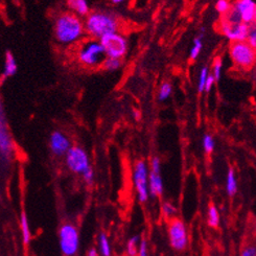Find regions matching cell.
<instances>
[{
    "mask_svg": "<svg viewBox=\"0 0 256 256\" xmlns=\"http://www.w3.org/2000/svg\"><path fill=\"white\" fill-rule=\"evenodd\" d=\"M216 141L215 138L210 134H205L203 137V149L207 154H211L215 151Z\"/></svg>",
    "mask_w": 256,
    "mask_h": 256,
    "instance_id": "obj_25",
    "label": "cell"
},
{
    "mask_svg": "<svg viewBox=\"0 0 256 256\" xmlns=\"http://www.w3.org/2000/svg\"><path fill=\"white\" fill-rule=\"evenodd\" d=\"M254 22H256V6H255V12H254Z\"/></svg>",
    "mask_w": 256,
    "mask_h": 256,
    "instance_id": "obj_37",
    "label": "cell"
},
{
    "mask_svg": "<svg viewBox=\"0 0 256 256\" xmlns=\"http://www.w3.org/2000/svg\"><path fill=\"white\" fill-rule=\"evenodd\" d=\"M78 62L86 68H98L105 61L106 55L99 40L87 39L82 41L77 51Z\"/></svg>",
    "mask_w": 256,
    "mask_h": 256,
    "instance_id": "obj_3",
    "label": "cell"
},
{
    "mask_svg": "<svg viewBox=\"0 0 256 256\" xmlns=\"http://www.w3.org/2000/svg\"><path fill=\"white\" fill-rule=\"evenodd\" d=\"M240 256H256V245L248 244L240 251Z\"/></svg>",
    "mask_w": 256,
    "mask_h": 256,
    "instance_id": "obj_31",
    "label": "cell"
},
{
    "mask_svg": "<svg viewBox=\"0 0 256 256\" xmlns=\"http://www.w3.org/2000/svg\"><path fill=\"white\" fill-rule=\"evenodd\" d=\"M133 181L137 193L138 200L140 203L148 202L149 194V166L146 162L139 160L135 163Z\"/></svg>",
    "mask_w": 256,
    "mask_h": 256,
    "instance_id": "obj_10",
    "label": "cell"
},
{
    "mask_svg": "<svg viewBox=\"0 0 256 256\" xmlns=\"http://www.w3.org/2000/svg\"><path fill=\"white\" fill-rule=\"evenodd\" d=\"M121 2H122L121 0H113V1H112V3H115V4H119Z\"/></svg>",
    "mask_w": 256,
    "mask_h": 256,
    "instance_id": "obj_36",
    "label": "cell"
},
{
    "mask_svg": "<svg viewBox=\"0 0 256 256\" xmlns=\"http://www.w3.org/2000/svg\"><path fill=\"white\" fill-rule=\"evenodd\" d=\"M231 7H232V4L229 1H227V0H218V1H217L216 3L217 11L219 14H222L223 16L230 11Z\"/></svg>",
    "mask_w": 256,
    "mask_h": 256,
    "instance_id": "obj_30",
    "label": "cell"
},
{
    "mask_svg": "<svg viewBox=\"0 0 256 256\" xmlns=\"http://www.w3.org/2000/svg\"><path fill=\"white\" fill-rule=\"evenodd\" d=\"M226 190L227 194L230 197H233L237 193V180L236 175L233 168H229L226 177Z\"/></svg>",
    "mask_w": 256,
    "mask_h": 256,
    "instance_id": "obj_17",
    "label": "cell"
},
{
    "mask_svg": "<svg viewBox=\"0 0 256 256\" xmlns=\"http://www.w3.org/2000/svg\"><path fill=\"white\" fill-rule=\"evenodd\" d=\"M162 214H163V217L170 221V219L175 217L176 214H177V208H176L172 203L164 202L162 204Z\"/></svg>",
    "mask_w": 256,
    "mask_h": 256,
    "instance_id": "obj_26",
    "label": "cell"
},
{
    "mask_svg": "<svg viewBox=\"0 0 256 256\" xmlns=\"http://www.w3.org/2000/svg\"><path fill=\"white\" fill-rule=\"evenodd\" d=\"M167 234L171 246L177 251H183L187 247L188 236L184 222L178 217H173L167 224Z\"/></svg>",
    "mask_w": 256,
    "mask_h": 256,
    "instance_id": "obj_9",
    "label": "cell"
},
{
    "mask_svg": "<svg viewBox=\"0 0 256 256\" xmlns=\"http://www.w3.org/2000/svg\"><path fill=\"white\" fill-rule=\"evenodd\" d=\"M67 6L69 12L77 15L79 18H86L91 12L89 3L86 0H69L67 1Z\"/></svg>",
    "mask_w": 256,
    "mask_h": 256,
    "instance_id": "obj_15",
    "label": "cell"
},
{
    "mask_svg": "<svg viewBox=\"0 0 256 256\" xmlns=\"http://www.w3.org/2000/svg\"><path fill=\"white\" fill-rule=\"evenodd\" d=\"M98 245H99V251L102 256H111V247L107 234L105 232H101L98 236Z\"/></svg>",
    "mask_w": 256,
    "mask_h": 256,
    "instance_id": "obj_21",
    "label": "cell"
},
{
    "mask_svg": "<svg viewBox=\"0 0 256 256\" xmlns=\"http://www.w3.org/2000/svg\"><path fill=\"white\" fill-rule=\"evenodd\" d=\"M255 108H256V107H255Z\"/></svg>",
    "mask_w": 256,
    "mask_h": 256,
    "instance_id": "obj_39",
    "label": "cell"
},
{
    "mask_svg": "<svg viewBox=\"0 0 256 256\" xmlns=\"http://www.w3.org/2000/svg\"><path fill=\"white\" fill-rule=\"evenodd\" d=\"M122 66V60H119V59H113V58H107L105 59V61L102 62L100 68H102L106 71H116L118 70Z\"/></svg>",
    "mask_w": 256,
    "mask_h": 256,
    "instance_id": "obj_20",
    "label": "cell"
},
{
    "mask_svg": "<svg viewBox=\"0 0 256 256\" xmlns=\"http://www.w3.org/2000/svg\"><path fill=\"white\" fill-rule=\"evenodd\" d=\"M20 228H21L23 243L25 245H28L32 238V234H31V229H29V223L25 211H22L20 215Z\"/></svg>",
    "mask_w": 256,
    "mask_h": 256,
    "instance_id": "obj_18",
    "label": "cell"
},
{
    "mask_svg": "<svg viewBox=\"0 0 256 256\" xmlns=\"http://www.w3.org/2000/svg\"><path fill=\"white\" fill-rule=\"evenodd\" d=\"M82 177L84 179V182L87 185H92L94 182V171L92 166L88 168V170L82 175Z\"/></svg>",
    "mask_w": 256,
    "mask_h": 256,
    "instance_id": "obj_32",
    "label": "cell"
},
{
    "mask_svg": "<svg viewBox=\"0 0 256 256\" xmlns=\"http://www.w3.org/2000/svg\"><path fill=\"white\" fill-rule=\"evenodd\" d=\"M215 83H216L215 78L212 77L211 75H209L208 78H207V79H206V83H205V90H204V91L209 92V91L212 89V87H214Z\"/></svg>",
    "mask_w": 256,
    "mask_h": 256,
    "instance_id": "obj_34",
    "label": "cell"
},
{
    "mask_svg": "<svg viewBox=\"0 0 256 256\" xmlns=\"http://www.w3.org/2000/svg\"><path fill=\"white\" fill-rule=\"evenodd\" d=\"M229 54L233 64L240 70H250L256 64V50L247 41L232 42Z\"/></svg>",
    "mask_w": 256,
    "mask_h": 256,
    "instance_id": "obj_4",
    "label": "cell"
},
{
    "mask_svg": "<svg viewBox=\"0 0 256 256\" xmlns=\"http://www.w3.org/2000/svg\"><path fill=\"white\" fill-rule=\"evenodd\" d=\"M137 256H149L148 254V241L145 238H142L139 241L138 246V255Z\"/></svg>",
    "mask_w": 256,
    "mask_h": 256,
    "instance_id": "obj_33",
    "label": "cell"
},
{
    "mask_svg": "<svg viewBox=\"0 0 256 256\" xmlns=\"http://www.w3.org/2000/svg\"><path fill=\"white\" fill-rule=\"evenodd\" d=\"M54 35L57 42L62 45L76 44L86 35L84 21L69 11L60 13L55 20Z\"/></svg>",
    "mask_w": 256,
    "mask_h": 256,
    "instance_id": "obj_1",
    "label": "cell"
},
{
    "mask_svg": "<svg viewBox=\"0 0 256 256\" xmlns=\"http://www.w3.org/2000/svg\"><path fill=\"white\" fill-rule=\"evenodd\" d=\"M17 70H18V64L16 62V59H15L11 50H6L4 65H3V71H2V78L9 79L11 77H14L17 73Z\"/></svg>",
    "mask_w": 256,
    "mask_h": 256,
    "instance_id": "obj_16",
    "label": "cell"
},
{
    "mask_svg": "<svg viewBox=\"0 0 256 256\" xmlns=\"http://www.w3.org/2000/svg\"><path fill=\"white\" fill-rule=\"evenodd\" d=\"M15 145L0 102V163L7 166L14 157Z\"/></svg>",
    "mask_w": 256,
    "mask_h": 256,
    "instance_id": "obj_7",
    "label": "cell"
},
{
    "mask_svg": "<svg viewBox=\"0 0 256 256\" xmlns=\"http://www.w3.org/2000/svg\"><path fill=\"white\" fill-rule=\"evenodd\" d=\"M247 43L254 50H256V22H253L249 25V34L247 38Z\"/></svg>",
    "mask_w": 256,
    "mask_h": 256,
    "instance_id": "obj_28",
    "label": "cell"
},
{
    "mask_svg": "<svg viewBox=\"0 0 256 256\" xmlns=\"http://www.w3.org/2000/svg\"><path fill=\"white\" fill-rule=\"evenodd\" d=\"M255 231H256V223H255Z\"/></svg>",
    "mask_w": 256,
    "mask_h": 256,
    "instance_id": "obj_38",
    "label": "cell"
},
{
    "mask_svg": "<svg viewBox=\"0 0 256 256\" xmlns=\"http://www.w3.org/2000/svg\"><path fill=\"white\" fill-rule=\"evenodd\" d=\"M102 48H104L105 55L107 58L121 59L127 55L129 49V43L126 36L121 33L110 34L99 39Z\"/></svg>",
    "mask_w": 256,
    "mask_h": 256,
    "instance_id": "obj_5",
    "label": "cell"
},
{
    "mask_svg": "<svg viewBox=\"0 0 256 256\" xmlns=\"http://www.w3.org/2000/svg\"><path fill=\"white\" fill-rule=\"evenodd\" d=\"M85 32L89 38L99 40L110 34L120 33L121 21L116 14L105 10H93L84 20Z\"/></svg>",
    "mask_w": 256,
    "mask_h": 256,
    "instance_id": "obj_2",
    "label": "cell"
},
{
    "mask_svg": "<svg viewBox=\"0 0 256 256\" xmlns=\"http://www.w3.org/2000/svg\"><path fill=\"white\" fill-rule=\"evenodd\" d=\"M87 256H98V253L97 251V249L95 248H91L89 251H88V254Z\"/></svg>",
    "mask_w": 256,
    "mask_h": 256,
    "instance_id": "obj_35",
    "label": "cell"
},
{
    "mask_svg": "<svg viewBox=\"0 0 256 256\" xmlns=\"http://www.w3.org/2000/svg\"><path fill=\"white\" fill-rule=\"evenodd\" d=\"M222 68H223V62L221 59H216L214 64H212V73L211 76L215 78L216 80H218L222 75Z\"/></svg>",
    "mask_w": 256,
    "mask_h": 256,
    "instance_id": "obj_29",
    "label": "cell"
},
{
    "mask_svg": "<svg viewBox=\"0 0 256 256\" xmlns=\"http://www.w3.org/2000/svg\"><path fill=\"white\" fill-rule=\"evenodd\" d=\"M219 224V214L216 205L211 204L208 208V225L212 228H217Z\"/></svg>",
    "mask_w": 256,
    "mask_h": 256,
    "instance_id": "obj_22",
    "label": "cell"
},
{
    "mask_svg": "<svg viewBox=\"0 0 256 256\" xmlns=\"http://www.w3.org/2000/svg\"><path fill=\"white\" fill-rule=\"evenodd\" d=\"M59 244L64 256H75L79 247V234L77 227L66 223L59 230Z\"/></svg>",
    "mask_w": 256,
    "mask_h": 256,
    "instance_id": "obj_6",
    "label": "cell"
},
{
    "mask_svg": "<svg viewBox=\"0 0 256 256\" xmlns=\"http://www.w3.org/2000/svg\"><path fill=\"white\" fill-rule=\"evenodd\" d=\"M209 76V69L207 66H204L202 67L200 75H199V83H197V91L200 93L205 90V83H206V79Z\"/></svg>",
    "mask_w": 256,
    "mask_h": 256,
    "instance_id": "obj_27",
    "label": "cell"
},
{
    "mask_svg": "<svg viewBox=\"0 0 256 256\" xmlns=\"http://www.w3.org/2000/svg\"><path fill=\"white\" fill-rule=\"evenodd\" d=\"M203 36H204V33L202 31L195 38L194 45H193L192 49H190V54H189L190 60H197V57H199V55L201 54V50H202V47H203V42H202Z\"/></svg>",
    "mask_w": 256,
    "mask_h": 256,
    "instance_id": "obj_19",
    "label": "cell"
},
{
    "mask_svg": "<svg viewBox=\"0 0 256 256\" xmlns=\"http://www.w3.org/2000/svg\"><path fill=\"white\" fill-rule=\"evenodd\" d=\"M233 9L236 11L241 22L245 24L250 25L254 22V12L256 3L252 0H238L232 4Z\"/></svg>",
    "mask_w": 256,
    "mask_h": 256,
    "instance_id": "obj_14",
    "label": "cell"
},
{
    "mask_svg": "<svg viewBox=\"0 0 256 256\" xmlns=\"http://www.w3.org/2000/svg\"><path fill=\"white\" fill-rule=\"evenodd\" d=\"M219 32L232 42L247 41L249 25L245 23H229L222 19L219 21Z\"/></svg>",
    "mask_w": 256,
    "mask_h": 256,
    "instance_id": "obj_12",
    "label": "cell"
},
{
    "mask_svg": "<svg viewBox=\"0 0 256 256\" xmlns=\"http://www.w3.org/2000/svg\"><path fill=\"white\" fill-rule=\"evenodd\" d=\"M139 240L140 237L138 236H132L127 244V254L128 256H137L138 255V246H139Z\"/></svg>",
    "mask_w": 256,
    "mask_h": 256,
    "instance_id": "obj_23",
    "label": "cell"
},
{
    "mask_svg": "<svg viewBox=\"0 0 256 256\" xmlns=\"http://www.w3.org/2000/svg\"><path fill=\"white\" fill-rule=\"evenodd\" d=\"M64 158L66 166L73 174L83 175L88 168L91 167L89 156L79 145H71Z\"/></svg>",
    "mask_w": 256,
    "mask_h": 256,
    "instance_id": "obj_8",
    "label": "cell"
},
{
    "mask_svg": "<svg viewBox=\"0 0 256 256\" xmlns=\"http://www.w3.org/2000/svg\"><path fill=\"white\" fill-rule=\"evenodd\" d=\"M49 149L57 157H64L71 148L70 139L62 131H53L49 136Z\"/></svg>",
    "mask_w": 256,
    "mask_h": 256,
    "instance_id": "obj_13",
    "label": "cell"
},
{
    "mask_svg": "<svg viewBox=\"0 0 256 256\" xmlns=\"http://www.w3.org/2000/svg\"><path fill=\"white\" fill-rule=\"evenodd\" d=\"M160 170V159L153 157L149 168V194L152 197H161L163 194V181Z\"/></svg>",
    "mask_w": 256,
    "mask_h": 256,
    "instance_id": "obj_11",
    "label": "cell"
},
{
    "mask_svg": "<svg viewBox=\"0 0 256 256\" xmlns=\"http://www.w3.org/2000/svg\"><path fill=\"white\" fill-rule=\"evenodd\" d=\"M172 91H173V87L170 83L168 82L162 83L159 88V91H158V99L160 101L166 100L168 98L171 97Z\"/></svg>",
    "mask_w": 256,
    "mask_h": 256,
    "instance_id": "obj_24",
    "label": "cell"
}]
</instances>
